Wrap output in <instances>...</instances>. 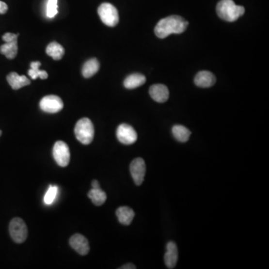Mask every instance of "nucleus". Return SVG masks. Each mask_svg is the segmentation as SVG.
Masks as SVG:
<instances>
[{"mask_svg":"<svg viewBox=\"0 0 269 269\" xmlns=\"http://www.w3.org/2000/svg\"><path fill=\"white\" fill-rule=\"evenodd\" d=\"M189 26V22L177 15H172L161 19L156 26L155 34L158 38H165L172 34H181Z\"/></svg>","mask_w":269,"mask_h":269,"instance_id":"1","label":"nucleus"},{"mask_svg":"<svg viewBox=\"0 0 269 269\" xmlns=\"http://www.w3.org/2000/svg\"><path fill=\"white\" fill-rule=\"evenodd\" d=\"M218 16L228 22H234L245 14L243 6L236 5L233 0H221L216 7Z\"/></svg>","mask_w":269,"mask_h":269,"instance_id":"2","label":"nucleus"},{"mask_svg":"<svg viewBox=\"0 0 269 269\" xmlns=\"http://www.w3.org/2000/svg\"><path fill=\"white\" fill-rule=\"evenodd\" d=\"M77 140L85 145L93 142L95 137V127L89 118H84L78 121L74 129Z\"/></svg>","mask_w":269,"mask_h":269,"instance_id":"3","label":"nucleus"},{"mask_svg":"<svg viewBox=\"0 0 269 269\" xmlns=\"http://www.w3.org/2000/svg\"><path fill=\"white\" fill-rule=\"evenodd\" d=\"M98 15L102 22L106 26L114 27L119 22V15L117 8L111 4L104 2L98 8Z\"/></svg>","mask_w":269,"mask_h":269,"instance_id":"4","label":"nucleus"},{"mask_svg":"<svg viewBox=\"0 0 269 269\" xmlns=\"http://www.w3.org/2000/svg\"><path fill=\"white\" fill-rule=\"evenodd\" d=\"M9 233L14 241L21 244L26 241L28 237V228L23 219L15 218L9 224Z\"/></svg>","mask_w":269,"mask_h":269,"instance_id":"5","label":"nucleus"},{"mask_svg":"<svg viewBox=\"0 0 269 269\" xmlns=\"http://www.w3.org/2000/svg\"><path fill=\"white\" fill-rule=\"evenodd\" d=\"M54 159L56 163L61 167H66L69 165L70 160V150L68 145L65 142L58 141L54 144L53 150Z\"/></svg>","mask_w":269,"mask_h":269,"instance_id":"6","label":"nucleus"},{"mask_svg":"<svg viewBox=\"0 0 269 269\" xmlns=\"http://www.w3.org/2000/svg\"><path fill=\"white\" fill-rule=\"evenodd\" d=\"M64 107V103L59 96L56 95H48L44 96L40 102V108L42 111L47 113L59 112Z\"/></svg>","mask_w":269,"mask_h":269,"instance_id":"7","label":"nucleus"},{"mask_svg":"<svg viewBox=\"0 0 269 269\" xmlns=\"http://www.w3.org/2000/svg\"><path fill=\"white\" fill-rule=\"evenodd\" d=\"M116 135L118 141L125 145L132 144L138 139L137 132L132 127L127 124H121L118 127Z\"/></svg>","mask_w":269,"mask_h":269,"instance_id":"8","label":"nucleus"},{"mask_svg":"<svg viewBox=\"0 0 269 269\" xmlns=\"http://www.w3.org/2000/svg\"><path fill=\"white\" fill-rule=\"evenodd\" d=\"M130 173L134 182L137 186L143 183L146 173L145 161L142 158H136L131 162Z\"/></svg>","mask_w":269,"mask_h":269,"instance_id":"9","label":"nucleus"},{"mask_svg":"<svg viewBox=\"0 0 269 269\" xmlns=\"http://www.w3.org/2000/svg\"><path fill=\"white\" fill-rule=\"evenodd\" d=\"M70 245L79 254L85 256L89 253L90 246L88 239L81 234H75L70 238Z\"/></svg>","mask_w":269,"mask_h":269,"instance_id":"10","label":"nucleus"},{"mask_svg":"<svg viewBox=\"0 0 269 269\" xmlns=\"http://www.w3.org/2000/svg\"><path fill=\"white\" fill-rule=\"evenodd\" d=\"M149 92H150L152 99L157 103H165L169 98L168 88L165 85H161V84L152 85Z\"/></svg>","mask_w":269,"mask_h":269,"instance_id":"11","label":"nucleus"},{"mask_svg":"<svg viewBox=\"0 0 269 269\" xmlns=\"http://www.w3.org/2000/svg\"><path fill=\"white\" fill-rule=\"evenodd\" d=\"M216 82L215 75L211 72L203 70L199 72L194 78V83L200 88H209L213 86Z\"/></svg>","mask_w":269,"mask_h":269,"instance_id":"12","label":"nucleus"},{"mask_svg":"<svg viewBox=\"0 0 269 269\" xmlns=\"http://www.w3.org/2000/svg\"><path fill=\"white\" fill-rule=\"evenodd\" d=\"M165 263L168 269H174L177 263L178 250L176 244L173 241H169L167 244L166 252H165Z\"/></svg>","mask_w":269,"mask_h":269,"instance_id":"13","label":"nucleus"},{"mask_svg":"<svg viewBox=\"0 0 269 269\" xmlns=\"http://www.w3.org/2000/svg\"><path fill=\"white\" fill-rule=\"evenodd\" d=\"M7 81L14 90L20 89L31 83L30 80L26 76H20L15 72H12L7 76Z\"/></svg>","mask_w":269,"mask_h":269,"instance_id":"14","label":"nucleus"},{"mask_svg":"<svg viewBox=\"0 0 269 269\" xmlns=\"http://www.w3.org/2000/svg\"><path fill=\"white\" fill-rule=\"evenodd\" d=\"M116 215L121 224L129 225L135 217V212L128 206H121L116 211Z\"/></svg>","mask_w":269,"mask_h":269,"instance_id":"15","label":"nucleus"},{"mask_svg":"<svg viewBox=\"0 0 269 269\" xmlns=\"http://www.w3.org/2000/svg\"><path fill=\"white\" fill-rule=\"evenodd\" d=\"M146 82V77L141 74H133L124 80V85L127 89H134L142 86Z\"/></svg>","mask_w":269,"mask_h":269,"instance_id":"16","label":"nucleus"},{"mask_svg":"<svg viewBox=\"0 0 269 269\" xmlns=\"http://www.w3.org/2000/svg\"><path fill=\"white\" fill-rule=\"evenodd\" d=\"M99 69H100V63L97 59H89L85 62L82 67V75L85 78H91L97 73Z\"/></svg>","mask_w":269,"mask_h":269,"instance_id":"17","label":"nucleus"},{"mask_svg":"<svg viewBox=\"0 0 269 269\" xmlns=\"http://www.w3.org/2000/svg\"><path fill=\"white\" fill-rule=\"evenodd\" d=\"M46 52L54 60L59 61L64 56V49L59 43L52 42L47 47Z\"/></svg>","mask_w":269,"mask_h":269,"instance_id":"18","label":"nucleus"},{"mask_svg":"<svg viewBox=\"0 0 269 269\" xmlns=\"http://www.w3.org/2000/svg\"><path fill=\"white\" fill-rule=\"evenodd\" d=\"M17 52V41L7 42L0 47V52L8 59H15Z\"/></svg>","mask_w":269,"mask_h":269,"instance_id":"19","label":"nucleus"},{"mask_svg":"<svg viewBox=\"0 0 269 269\" xmlns=\"http://www.w3.org/2000/svg\"><path fill=\"white\" fill-rule=\"evenodd\" d=\"M88 196L90 199L92 200L93 204L97 206L103 205L107 199L106 192L101 189H92L88 192Z\"/></svg>","mask_w":269,"mask_h":269,"instance_id":"20","label":"nucleus"},{"mask_svg":"<svg viewBox=\"0 0 269 269\" xmlns=\"http://www.w3.org/2000/svg\"><path fill=\"white\" fill-rule=\"evenodd\" d=\"M172 133L176 140L179 142H186L190 139L191 132L184 126L176 125L172 128Z\"/></svg>","mask_w":269,"mask_h":269,"instance_id":"21","label":"nucleus"},{"mask_svg":"<svg viewBox=\"0 0 269 269\" xmlns=\"http://www.w3.org/2000/svg\"><path fill=\"white\" fill-rule=\"evenodd\" d=\"M41 65V63L40 62H33L30 64L31 68L28 70V75L32 79L35 80L38 77L41 78V79H47V72L45 71V70H40Z\"/></svg>","mask_w":269,"mask_h":269,"instance_id":"22","label":"nucleus"},{"mask_svg":"<svg viewBox=\"0 0 269 269\" xmlns=\"http://www.w3.org/2000/svg\"><path fill=\"white\" fill-rule=\"evenodd\" d=\"M58 194V187L56 186H50L44 196V201L47 205H50L56 199Z\"/></svg>","mask_w":269,"mask_h":269,"instance_id":"23","label":"nucleus"},{"mask_svg":"<svg viewBox=\"0 0 269 269\" xmlns=\"http://www.w3.org/2000/svg\"><path fill=\"white\" fill-rule=\"evenodd\" d=\"M58 0H49L47 8V15L48 17L53 18L58 14Z\"/></svg>","mask_w":269,"mask_h":269,"instance_id":"24","label":"nucleus"},{"mask_svg":"<svg viewBox=\"0 0 269 269\" xmlns=\"http://www.w3.org/2000/svg\"><path fill=\"white\" fill-rule=\"evenodd\" d=\"M19 34H13V33L7 32L2 36V40L7 42H12V41H17Z\"/></svg>","mask_w":269,"mask_h":269,"instance_id":"25","label":"nucleus"},{"mask_svg":"<svg viewBox=\"0 0 269 269\" xmlns=\"http://www.w3.org/2000/svg\"><path fill=\"white\" fill-rule=\"evenodd\" d=\"M8 7L5 2L0 1V14L4 15L8 12Z\"/></svg>","mask_w":269,"mask_h":269,"instance_id":"26","label":"nucleus"},{"mask_svg":"<svg viewBox=\"0 0 269 269\" xmlns=\"http://www.w3.org/2000/svg\"><path fill=\"white\" fill-rule=\"evenodd\" d=\"M120 269H136V267L135 265L132 263H128V264L124 265L122 267L119 268Z\"/></svg>","mask_w":269,"mask_h":269,"instance_id":"27","label":"nucleus"},{"mask_svg":"<svg viewBox=\"0 0 269 269\" xmlns=\"http://www.w3.org/2000/svg\"><path fill=\"white\" fill-rule=\"evenodd\" d=\"M92 189H100V183L97 180H93L92 183Z\"/></svg>","mask_w":269,"mask_h":269,"instance_id":"28","label":"nucleus"},{"mask_svg":"<svg viewBox=\"0 0 269 269\" xmlns=\"http://www.w3.org/2000/svg\"><path fill=\"white\" fill-rule=\"evenodd\" d=\"M2 136V131L0 130V136Z\"/></svg>","mask_w":269,"mask_h":269,"instance_id":"29","label":"nucleus"}]
</instances>
